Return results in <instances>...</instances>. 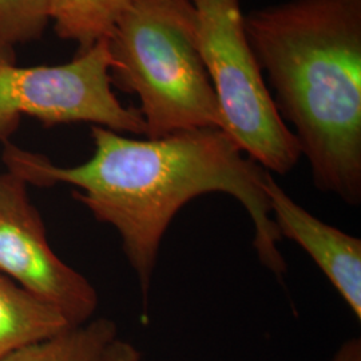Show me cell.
Here are the masks:
<instances>
[{"label":"cell","instance_id":"9","mask_svg":"<svg viewBox=\"0 0 361 361\" xmlns=\"http://www.w3.org/2000/svg\"><path fill=\"white\" fill-rule=\"evenodd\" d=\"M118 338L116 324L110 319H91L58 335L16 349L0 361H98Z\"/></svg>","mask_w":361,"mask_h":361},{"label":"cell","instance_id":"12","mask_svg":"<svg viewBox=\"0 0 361 361\" xmlns=\"http://www.w3.org/2000/svg\"><path fill=\"white\" fill-rule=\"evenodd\" d=\"M329 361H361V340L352 337L343 343Z\"/></svg>","mask_w":361,"mask_h":361},{"label":"cell","instance_id":"13","mask_svg":"<svg viewBox=\"0 0 361 361\" xmlns=\"http://www.w3.org/2000/svg\"><path fill=\"white\" fill-rule=\"evenodd\" d=\"M130 343L123 341L121 338H116L107 349L104 350V355L99 357L98 361H119L121 357L123 356L125 350L128 348Z\"/></svg>","mask_w":361,"mask_h":361},{"label":"cell","instance_id":"7","mask_svg":"<svg viewBox=\"0 0 361 361\" xmlns=\"http://www.w3.org/2000/svg\"><path fill=\"white\" fill-rule=\"evenodd\" d=\"M264 190L281 238L301 246L361 322V240L325 224L285 192L271 173Z\"/></svg>","mask_w":361,"mask_h":361},{"label":"cell","instance_id":"8","mask_svg":"<svg viewBox=\"0 0 361 361\" xmlns=\"http://www.w3.org/2000/svg\"><path fill=\"white\" fill-rule=\"evenodd\" d=\"M71 326L62 313L0 273V359Z\"/></svg>","mask_w":361,"mask_h":361},{"label":"cell","instance_id":"2","mask_svg":"<svg viewBox=\"0 0 361 361\" xmlns=\"http://www.w3.org/2000/svg\"><path fill=\"white\" fill-rule=\"evenodd\" d=\"M247 42L313 185L361 204V0H283L244 15Z\"/></svg>","mask_w":361,"mask_h":361},{"label":"cell","instance_id":"14","mask_svg":"<svg viewBox=\"0 0 361 361\" xmlns=\"http://www.w3.org/2000/svg\"><path fill=\"white\" fill-rule=\"evenodd\" d=\"M119 361H142V356L138 349L135 348L133 344H129Z\"/></svg>","mask_w":361,"mask_h":361},{"label":"cell","instance_id":"11","mask_svg":"<svg viewBox=\"0 0 361 361\" xmlns=\"http://www.w3.org/2000/svg\"><path fill=\"white\" fill-rule=\"evenodd\" d=\"M49 22V0H0V46L13 49L37 40Z\"/></svg>","mask_w":361,"mask_h":361},{"label":"cell","instance_id":"3","mask_svg":"<svg viewBox=\"0 0 361 361\" xmlns=\"http://www.w3.org/2000/svg\"><path fill=\"white\" fill-rule=\"evenodd\" d=\"M106 39L114 59L111 80L138 97L146 138L221 129L192 0H137Z\"/></svg>","mask_w":361,"mask_h":361},{"label":"cell","instance_id":"1","mask_svg":"<svg viewBox=\"0 0 361 361\" xmlns=\"http://www.w3.org/2000/svg\"><path fill=\"white\" fill-rule=\"evenodd\" d=\"M94 153L75 166H58L44 155L4 143L7 171L27 185H70L94 219L113 226L147 302L162 240L171 221L192 200L209 193L233 197L255 226L259 262L283 279V240L269 212L264 183L268 170L219 128L183 130L162 138H130L92 126Z\"/></svg>","mask_w":361,"mask_h":361},{"label":"cell","instance_id":"10","mask_svg":"<svg viewBox=\"0 0 361 361\" xmlns=\"http://www.w3.org/2000/svg\"><path fill=\"white\" fill-rule=\"evenodd\" d=\"M137 0H49L50 22L59 38L74 42L78 51L106 39L118 19Z\"/></svg>","mask_w":361,"mask_h":361},{"label":"cell","instance_id":"6","mask_svg":"<svg viewBox=\"0 0 361 361\" xmlns=\"http://www.w3.org/2000/svg\"><path fill=\"white\" fill-rule=\"evenodd\" d=\"M0 273L73 326L90 322L98 310L97 289L54 252L26 182L8 171L0 174Z\"/></svg>","mask_w":361,"mask_h":361},{"label":"cell","instance_id":"4","mask_svg":"<svg viewBox=\"0 0 361 361\" xmlns=\"http://www.w3.org/2000/svg\"><path fill=\"white\" fill-rule=\"evenodd\" d=\"M200 52L216 94L224 130L269 173L288 174L301 152L279 114L246 38L241 0H192Z\"/></svg>","mask_w":361,"mask_h":361},{"label":"cell","instance_id":"5","mask_svg":"<svg viewBox=\"0 0 361 361\" xmlns=\"http://www.w3.org/2000/svg\"><path fill=\"white\" fill-rule=\"evenodd\" d=\"M113 67L107 39L58 66L19 67L13 49L0 46V142H8L22 116L46 126L86 122L146 135L140 110L123 106L111 89Z\"/></svg>","mask_w":361,"mask_h":361}]
</instances>
